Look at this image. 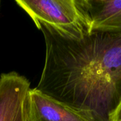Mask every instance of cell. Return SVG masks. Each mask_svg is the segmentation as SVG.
<instances>
[{"label":"cell","instance_id":"obj_1","mask_svg":"<svg viewBox=\"0 0 121 121\" xmlns=\"http://www.w3.org/2000/svg\"><path fill=\"white\" fill-rule=\"evenodd\" d=\"M45 60L35 88L74 108L108 121L121 96V33L91 32L82 38L61 35L43 22Z\"/></svg>","mask_w":121,"mask_h":121},{"label":"cell","instance_id":"obj_2","mask_svg":"<svg viewBox=\"0 0 121 121\" xmlns=\"http://www.w3.org/2000/svg\"><path fill=\"white\" fill-rule=\"evenodd\" d=\"M31 18L52 27L61 35L82 38L91 33L89 16L80 0H16Z\"/></svg>","mask_w":121,"mask_h":121},{"label":"cell","instance_id":"obj_3","mask_svg":"<svg viewBox=\"0 0 121 121\" xmlns=\"http://www.w3.org/2000/svg\"><path fill=\"white\" fill-rule=\"evenodd\" d=\"M30 82L16 72L0 76V121H31Z\"/></svg>","mask_w":121,"mask_h":121},{"label":"cell","instance_id":"obj_4","mask_svg":"<svg viewBox=\"0 0 121 121\" xmlns=\"http://www.w3.org/2000/svg\"><path fill=\"white\" fill-rule=\"evenodd\" d=\"M31 121H96L89 111L74 108L35 89L30 90Z\"/></svg>","mask_w":121,"mask_h":121},{"label":"cell","instance_id":"obj_5","mask_svg":"<svg viewBox=\"0 0 121 121\" xmlns=\"http://www.w3.org/2000/svg\"><path fill=\"white\" fill-rule=\"evenodd\" d=\"M91 32L121 33V0H80Z\"/></svg>","mask_w":121,"mask_h":121},{"label":"cell","instance_id":"obj_6","mask_svg":"<svg viewBox=\"0 0 121 121\" xmlns=\"http://www.w3.org/2000/svg\"><path fill=\"white\" fill-rule=\"evenodd\" d=\"M108 121H121V96L117 106L111 113Z\"/></svg>","mask_w":121,"mask_h":121},{"label":"cell","instance_id":"obj_7","mask_svg":"<svg viewBox=\"0 0 121 121\" xmlns=\"http://www.w3.org/2000/svg\"><path fill=\"white\" fill-rule=\"evenodd\" d=\"M0 5H1V1H0Z\"/></svg>","mask_w":121,"mask_h":121}]
</instances>
